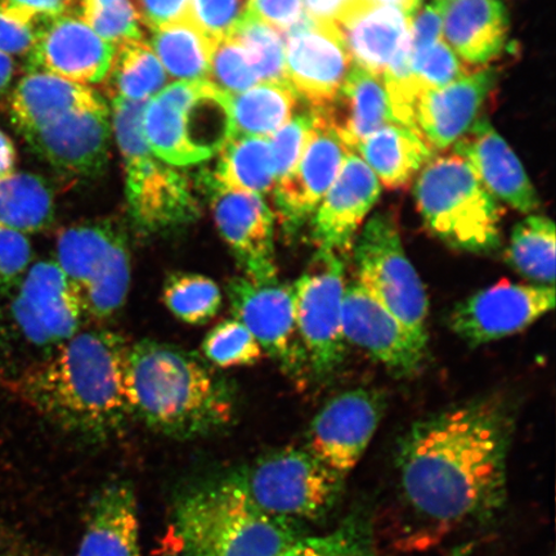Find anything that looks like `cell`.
<instances>
[{
	"mask_svg": "<svg viewBox=\"0 0 556 556\" xmlns=\"http://www.w3.org/2000/svg\"><path fill=\"white\" fill-rule=\"evenodd\" d=\"M241 13L240 0H191L187 18L215 41L232 33Z\"/></svg>",
	"mask_w": 556,
	"mask_h": 556,
	"instance_id": "45",
	"label": "cell"
},
{
	"mask_svg": "<svg viewBox=\"0 0 556 556\" xmlns=\"http://www.w3.org/2000/svg\"><path fill=\"white\" fill-rule=\"evenodd\" d=\"M342 325L348 343L357 345L402 377L419 370L426 357L427 348L417 343L405 326L358 281L345 283Z\"/></svg>",
	"mask_w": 556,
	"mask_h": 556,
	"instance_id": "20",
	"label": "cell"
},
{
	"mask_svg": "<svg viewBox=\"0 0 556 556\" xmlns=\"http://www.w3.org/2000/svg\"><path fill=\"white\" fill-rule=\"evenodd\" d=\"M115 0H79L80 9L88 5H103L113 3Z\"/></svg>",
	"mask_w": 556,
	"mask_h": 556,
	"instance_id": "56",
	"label": "cell"
},
{
	"mask_svg": "<svg viewBox=\"0 0 556 556\" xmlns=\"http://www.w3.org/2000/svg\"><path fill=\"white\" fill-rule=\"evenodd\" d=\"M344 289V256L325 250H317L308 269L293 285L299 337L317 379L330 378L345 359Z\"/></svg>",
	"mask_w": 556,
	"mask_h": 556,
	"instance_id": "10",
	"label": "cell"
},
{
	"mask_svg": "<svg viewBox=\"0 0 556 556\" xmlns=\"http://www.w3.org/2000/svg\"><path fill=\"white\" fill-rule=\"evenodd\" d=\"M208 80L231 97L245 92L261 83L249 54L239 41L229 35L213 41Z\"/></svg>",
	"mask_w": 556,
	"mask_h": 556,
	"instance_id": "41",
	"label": "cell"
},
{
	"mask_svg": "<svg viewBox=\"0 0 556 556\" xmlns=\"http://www.w3.org/2000/svg\"><path fill=\"white\" fill-rule=\"evenodd\" d=\"M15 62L9 55L0 54V99L10 89L15 78Z\"/></svg>",
	"mask_w": 556,
	"mask_h": 556,
	"instance_id": "54",
	"label": "cell"
},
{
	"mask_svg": "<svg viewBox=\"0 0 556 556\" xmlns=\"http://www.w3.org/2000/svg\"><path fill=\"white\" fill-rule=\"evenodd\" d=\"M163 302L172 315L187 325H205L222 307L224 295L212 278L177 273L166 278Z\"/></svg>",
	"mask_w": 556,
	"mask_h": 556,
	"instance_id": "37",
	"label": "cell"
},
{
	"mask_svg": "<svg viewBox=\"0 0 556 556\" xmlns=\"http://www.w3.org/2000/svg\"><path fill=\"white\" fill-rule=\"evenodd\" d=\"M388 189H402L421 172L434 151L413 128L388 123L357 146L356 154Z\"/></svg>",
	"mask_w": 556,
	"mask_h": 556,
	"instance_id": "29",
	"label": "cell"
},
{
	"mask_svg": "<svg viewBox=\"0 0 556 556\" xmlns=\"http://www.w3.org/2000/svg\"><path fill=\"white\" fill-rule=\"evenodd\" d=\"M27 143L54 169L73 177H93L108 163V108L73 111L24 135Z\"/></svg>",
	"mask_w": 556,
	"mask_h": 556,
	"instance_id": "22",
	"label": "cell"
},
{
	"mask_svg": "<svg viewBox=\"0 0 556 556\" xmlns=\"http://www.w3.org/2000/svg\"><path fill=\"white\" fill-rule=\"evenodd\" d=\"M455 144V154L469 164L493 199L520 213L536 211L540 201L530 178L489 121L478 119Z\"/></svg>",
	"mask_w": 556,
	"mask_h": 556,
	"instance_id": "24",
	"label": "cell"
},
{
	"mask_svg": "<svg viewBox=\"0 0 556 556\" xmlns=\"http://www.w3.org/2000/svg\"><path fill=\"white\" fill-rule=\"evenodd\" d=\"M412 78L420 92L446 87L469 74L446 41L437 40L422 50L412 52Z\"/></svg>",
	"mask_w": 556,
	"mask_h": 556,
	"instance_id": "42",
	"label": "cell"
},
{
	"mask_svg": "<svg viewBox=\"0 0 556 556\" xmlns=\"http://www.w3.org/2000/svg\"><path fill=\"white\" fill-rule=\"evenodd\" d=\"M80 10V17L111 46L142 39V21L130 0H115L113 3L88 5Z\"/></svg>",
	"mask_w": 556,
	"mask_h": 556,
	"instance_id": "43",
	"label": "cell"
},
{
	"mask_svg": "<svg viewBox=\"0 0 556 556\" xmlns=\"http://www.w3.org/2000/svg\"><path fill=\"white\" fill-rule=\"evenodd\" d=\"M208 186L226 191L264 194L274 191L276 168L269 138L232 136L220 150Z\"/></svg>",
	"mask_w": 556,
	"mask_h": 556,
	"instance_id": "31",
	"label": "cell"
},
{
	"mask_svg": "<svg viewBox=\"0 0 556 556\" xmlns=\"http://www.w3.org/2000/svg\"><path fill=\"white\" fill-rule=\"evenodd\" d=\"M203 352L213 365L220 368L252 366L264 356L253 333L236 318L226 319L208 331Z\"/></svg>",
	"mask_w": 556,
	"mask_h": 556,
	"instance_id": "39",
	"label": "cell"
},
{
	"mask_svg": "<svg viewBox=\"0 0 556 556\" xmlns=\"http://www.w3.org/2000/svg\"><path fill=\"white\" fill-rule=\"evenodd\" d=\"M106 106L87 86L50 73L27 72L11 97V119L21 134L41 127L73 111Z\"/></svg>",
	"mask_w": 556,
	"mask_h": 556,
	"instance_id": "27",
	"label": "cell"
},
{
	"mask_svg": "<svg viewBox=\"0 0 556 556\" xmlns=\"http://www.w3.org/2000/svg\"><path fill=\"white\" fill-rule=\"evenodd\" d=\"M305 15L316 23L339 27L361 15L377 0H303Z\"/></svg>",
	"mask_w": 556,
	"mask_h": 556,
	"instance_id": "49",
	"label": "cell"
},
{
	"mask_svg": "<svg viewBox=\"0 0 556 556\" xmlns=\"http://www.w3.org/2000/svg\"><path fill=\"white\" fill-rule=\"evenodd\" d=\"M37 33V27L21 23L0 9V54H29Z\"/></svg>",
	"mask_w": 556,
	"mask_h": 556,
	"instance_id": "51",
	"label": "cell"
},
{
	"mask_svg": "<svg viewBox=\"0 0 556 556\" xmlns=\"http://www.w3.org/2000/svg\"><path fill=\"white\" fill-rule=\"evenodd\" d=\"M51 187L31 173H13L0 182V226L21 233L39 232L52 224Z\"/></svg>",
	"mask_w": 556,
	"mask_h": 556,
	"instance_id": "35",
	"label": "cell"
},
{
	"mask_svg": "<svg viewBox=\"0 0 556 556\" xmlns=\"http://www.w3.org/2000/svg\"><path fill=\"white\" fill-rule=\"evenodd\" d=\"M114 50L80 15L68 13L38 27L37 39L27 54V70L50 73L81 86L94 85L106 76Z\"/></svg>",
	"mask_w": 556,
	"mask_h": 556,
	"instance_id": "19",
	"label": "cell"
},
{
	"mask_svg": "<svg viewBox=\"0 0 556 556\" xmlns=\"http://www.w3.org/2000/svg\"><path fill=\"white\" fill-rule=\"evenodd\" d=\"M55 263L97 319L114 316L128 298L130 254L119 231L103 222L70 226L59 233Z\"/></svg>",
	"mask_w": 556,
	"mask_h": 556,
	"instance_id": "9",
	"label": "cell"
},
{
	"mask_svg": "<svg viewBox=\"0 0 556 556\" xmlns=\"http://www.w3.org/2000/svg\"><path fill=\"white\" fill-rule=\"evenodd\" d=\"M409 25L412 20L403 13L377 3L340 26L339 31L353 64L382 78Z\"/></svg>",
	"mask_w": 556,
	"mask_h": 556,
	"instance_id": "30",
	"label": "cell"
},
{
	"mask_svg": "<svg viewBox=\"0 0 556 556\" xmlns=\"http://www.w3.org/2000/svg\"><path fill=\"white\" fill-rule=\"evenodd\" d=\"M150 46L172 79L208 80L213 40L189 18L152 30Z\"/></svg>",
	"mask_w": 556,
	"mask_h": 556,
	"instance_id": "34",
	"label": "cell"
},
{
	"mask_svg": "<svg viewBox=\"0 0 556 556\" xmlns=\"http://www.w3.org/2000/svg\"><path fill=\"white\" fill-rule=\"evenodd\" d=\"M495 85V70L483 68L446 87L427 90L417 100L413 129L434 152L450 148L477 122Z\"/></svg>",
	"mask_w": 556,
	"mask_h": 556,
	"instance_id": "23",
	"label": "cell"
},
{
	"mask_svg": "<svg viewBox=\"0 0 556 556\" xmlns=\"http://www.w3.org/2000/svg\"><path fill=\"white\" fill-rule=\"evenodd\" d=\"M243 15L287 34L305 18L303 0H248Z\"/></svg>",
	"mask_w": 556,
	"mask_h": 556,
	"instance_id": "47",
	"label": "cell"
},
{
	"mask_svg": "<svg viewBox=\"0 0 556 556\" xmlns=\"http://www.w3.org/2000/svg\"><path fill=\"white\" fill-rule=\"evenodd\" d=\"M229 37L247 51L261 83L288 81L282 33L241 13Z\"/></svg>",
	"mask_w": 556,
	"mask_h": 556,
	"instance_id": "38",
	"label": "cell"
},
{
	"mask_svg": "<svg viewBox=\"0 0 556 556\" xmlns=\"http://www.w3.org/2000/svg\"><path fill=\"white\" fill-rule=\"evenodd\" d=\"M285 61L289 85L312 110L336 102L354 65L338 27L307 16L285 34Z\"/></svg>",
	"mask_w": 556,
	"mask_h": 556,
	"instance_id": "13",
	"label": "cell"
},
{
	"mask_svg": "<svg viewBox=\"0 0 556 556\" xmlns=\"http://www.w3.org/2000/svg\"><path fill=\"white\" fill-rule=\"evenodd\" d=\"M215 225L242 276L255 282L277 280L275 217L261 194L211 186Z\"/></svg>",
	"mask_w": 556,
	"mask_h": 556,
	"instance_id": "18",
	"label": "cell"
},
{
	"mask_svg": "<svg viewBox=\"0 0 556 556\" xmlns=\"http://www.w3.org/2000/svg\"><path fill=\"white\" fill-rule=\"evenodd\" d=\"M146 142L172 166L205 162L232 137L231 96L211 80L177 81L146 103Z\"/></svg>",
	"mask_w": 556,
	"mask_h": 556,
	"instance_id": "5",
	"label": "cell"
},
{
	"mask_svg": "<svg viewBox=\"0 0 556 556\" xmlns=\"http://www.w3.org/2000/svg\"><path fill=\"white\" fill-rule=\"evenodd\" d=\"M228 477L263 513L298 525L329 516L344 485V477L298 447L270 451Z\"/></svg>",
	"mask_w": 556,
	"mask_h": 556,
	"instance_id": "7",
	"label": "cell"
},
{
	"mask_svg": "<svg viewBox=\"0 0 556 556\" xmlns=\"http://www.w3.org/2000/svg\"><path fill=\"white\" fill-rule=\"evenodd\" d=\"M554 307V287L503 280L457 304L450 324L465 343L478 346L526 330Z\"/></svg>",
	"mask_w": 556,
	"mask_h": 556,
	"instance_id": "12",
	"label": "cell"
},
{
	"mask_svg": "<svg viewBox=\"0 0 556 556\" xmlns=\"http://www.w3.org/2000/svg\"><path fill=\"white\" fill-rule=\"evenodd\" d=\"M277 556H378L363 526L346 521L318 536H302Z\"/></svg>",
	"mask_w": 556,
	"mask_h": 556,
	"instance_id": "40",
	"label": "cell"
},
{
	"mask_svg": "<svg viewBox=\"0 0 556 556\" xmlns=\"http://www.w3.org/2000/svg\"><path fill=\"white\" fill-rule=\"evenodd\" d=\"M191 0H138L142 24L156 30L189 16Z\"/></svg>",
	"mask_w": 556,
	"mask_h": 556,
	"instance_id": "52",
	"label": "cell"
},
{
	"mask_svg": "<svg viewBox=\"0 0 556 556\" xmlns=\"http://www.w3.org/2000/svg\"><path fill=\"white\" fill-rule=\"evenodd\" d=\"M513 433L511 408L496 395L415 422L395 456L403 506L442 533L492 519L506 502Z\"/></svg>",
	"mask_w": 556,
	"mask_h": 556,
	"instance_id": "1",
	"label": "cell"
},
{
	"mask_svg": "<svg viewBox=\"0 0 556 556\" xmlns=\"http://www.w3.org/2000/svg\"><path fill=\"white\" fill-rule=\"evenodd\" d=\"M129 345L108 330L78 332L12 382L13 392L62 430L88 441L121 432L131 416Z\"/></svg>",
	"mask_w": 556,
	"mask_h": 556,
	"instance_id": "2",
	"label": "cell"
},
{
	"mask_svg": "<svg viewBox=\"0 0 556 556\" xmlns=\"http://www.w3.org/2000/svg\"><path fill=\"white\" fill-rule=\"evenodd\" d=\"M123 160L129 214L139 231L168 232L199 218L198 199L184 174L165 165L151 150Z\"/></svg>",
	"mask_w": 556,
	"mask_h": 556,
	"instance_id": "17",
	"label": "cell"
},
{
	"mask_svg": "<svg viewBox=\"0 0 556 556\" xmlns=\"http://www.w3.org/2000/svg\"><path fill=\"white\" fill-rule=\"evenodd\" d=\"M76 556H141L138 503L130 484L114 482L96 493Z\"/></svg>",
	"mask_w": 556,
	"mask_h": 556,
	"instance_id": "26",
	"label": "cell"
},
{
	"mask_svg": "<svg viewBox=\"0 0 556 556\" xmlns=\"http://www.w3.org/2000/svg\"><path fill=\"white\" fill-rule=\"evenodd\" d=\"M31 243L24 233L0 226V290L18 283L29 269Z\"/></svg>",
	"mask_w": 556,
	"mask_h": 556,
	"instance_id": "46",
	"label": "cell"
},
{
	"mask_svg": "<svg viewBox=\"0 0 556 556\" xmlns=\"http://www.w3.org/2000/svg\"><path fill=\"white\" fill-rule=\"evenodd\" d=\"M302 536L298 523L263 513L227 477L179 500L165 556H277Z\"/></svg>",
	"mask_w": 556,
	"mask_h": 556,
	"instance_id": "4",
	"label": "cell"
},
{
	"mask_svg": "<svg viewBox=\"0 0 556 556\" xmlns=\"http://www.w3.org/2000/svg\"><path fill=\"white\" fill-rule=\"evenodd\" d=\"M352 250L357 281L405 326L417 343L427 348V291L402 245L392 215L375 214Z\"/></svg>",
	"mask_w": 556,
	"mask_h": 556,
	"instance_id": "8",
	"label": "cell"
},
{
	"mask_svg": "<svg viewBox=\"0 0 556 556\" xmlns=\"http://www.w3.org/2000/svg\"><path fill=\"white\" fill-rule=\"evenodd\" d=\"M111 101L148 102L162 92L168 75L148 41L128 40L115 46L104 76Z\"/></svg>",
	"mask_w": 556,
	"mask_h": 556,
	"instance_id": "32",
	"label": "cell"
},
{
	"mask_svg": "<svg viewBox=\"0 0 556 556\" xmlns=\"http://www.w3.org/2000/svg\"><path fill=\"white\" fill-rule=\"evenodd\" d=\"M417 207L429 231L452 249L490 254L502 245V212L460 156L430 160L415 185Z\"/></svg>",
	"mask_w": 556,
	"mask_h": 556,
	"instance_id": "6",
	"label": "cell"
},
{
	"mask_svg": "<svg viewBox=\"0 0 556 556\" xmlns=\"http://www.w3.org/2000/svg\"><path fill=\"white\" fill-rule=\"evenodd\" d=\"M317 111L353 152L364 139L392 122L384 80L357 65H353L336 102L329 109Z\"/></svg>",
	"mask_w": 556,
	"mask_h": 556,
	"instance_id": "28",
	"label": "cell"
},
{
	"mask_svg": "<svg viewBox=\"0 0 556 556\" xmlns=\"http://www.w3.org/2000/svg\"><path fill=\"white\" fill-rule=\"evenodd\" d=\"M315 111L298 114L269 137L275 159L276 184L287 177L301 159L315 127Z\"/></svg>",
	"mask_w": 556,
	"mask_h": 556,
	"instance_id": "44",
	"label": "cell"
},
{
	"mask_svg": "<svg viewBox=\"0 0 556 556\" xmlns=\"http://www.w3.org/2000/svg\"><path fill=\"white\" fill-rule=\"evenodd\" d=\"M443 40L458 59L484 65L503 52L509 18L500 0H440Z\"/></svg>",
	"mask_w": 556,
	"mask_h": 556,
	"instance_id": "25",
	"label": "cell"
},
{
	"mask_svg": "<svg viewBox=\"0 0 556 556\" xmlns=\"http://www.w3.org/2000/svg\"><path fill=\"white\" fill-rule=\"evenodd\" d=\"M17 152L12 139L0 129V182L15 173Z\"/></svg>",
	"mask_w": 556,
	"mask_h": 556,
	"instance_id": "53",
	"label": "cell"
},
{
	"mask_svg": "<svg viewBox=\"0 0 556 556\" xmlns=\"http://www.w3.org/2000/svg\"><path fill=\"white\" fill-rule=\"evenodd\" d=\"M386 407V395L371 389L338 394L313 419L307 448L345 478L377 433Z\"/></svg>",
	"mask_w": 556,
	"mask_h": 556,
	"instance_id": "15",
	"label": "cell"
},
{
	"mask_svg": "<svg viewBox=\"0 0 556 556\" xmlns=\"http://www.w3.org/2000/svg\"><path fill=\"white\" fill-rule=\"evenodd\" d=\"M127 394L131 416L177 440L217 433L235 416L224 379L194 354L155 340L129 346Z\"/></svg>",
	"mask_w": 556,
	"mask_h": 556,
	"instance_id": "3",
	"label": "cell"
},
{
	"mask_svg": "<svg viewBox=\"0 0 556 556\" xmlns=\"http://www.w3.org/2000/svg\"><path fill=\"white\" fill-rule=\"evenodd\" d=\"M377 3L392 7L413 21L416 13L421 10L422 0H377Z\"/></svg>",
	"mask_w": 556,
	"mask_h": 556,
	"instance_id": "55",
	"label": "cell"
},
{
	"mask_svg": "<svg viewBox=\"0 0 556 556\" xmlns=\"http://www.w3.org/2000/svg\"><path fill=\"white\" fill-rule=\"evenodd\" d=\"M75 0H0V9L21 23L38 27L68 15Z\"/></svg>",
	"mask_w": 556,
	"mask_h": 556,
	"instance_id": "48",
	"label": "cell"
},
{
	"mask_svg": "<svg viewBox=\"0 0 556 556\" xmlns=\"http://www.w3.org/2000/svg\"><path fill=\"white\" fill-rule=\"evenodd\" d=\"M227 296L233 318L253 333L263 352L290 377H302L308 363L296 328L293 285L239 276L229 280Z\"/></svg>",
	"mask_w": 556,
	"mask_h": 556,
	"instance_id": "11",
	"label": "cell"
},
{
	"mask_svg": "<svg viewBox=\"0 0 556 556\" xmlns=\"http://www.w3.org/2000/svg\"><path fill=\"white\" fill-rule=\"evenodd\" d=\"M443 16L440 0L416 13L408 29V45L412 52L422 50L437 40L443 39Z\"/></svg>",
	"mask_w": 556,
	"mask_h": 556,
	"instance_id": "50",
	"label": "cell"
},
{
	"mask_svg": "<svg viewBox=\"0 0 556 556\" xmlns=\"http://www.w3.org/2000/svg\"><path fill=\"white\" fill-rule=\"evenodd\" d=\"M380 182L363 159L351 152L311 219L317 250L344 256L380 197Z\"/></svg>",
	"mask_w": 556,
	"mask_h": 556,
	"instance_id": "21",
	"label": "cell"
},
{
	"mask_svg": "<svg viewBox=\"0 0 556 556\" xmlns=\"http://www.w3.org/2000/svg\"><path fill=\"white\" fill-rule=\"evenodd\" d=\"M0 556H3V555H0Z\"/></svg>",
	"mask_w": 556,
	"mask_h": 556,
	"instance_id": "57",
	"label": "cell"
},
{
	"mask_svg": "<svg viewBox=\"0 0 556 556\" xmlns=\"http://www.w3.org/2000/svg\"><path fill=\"white\" fill-rule=\"evenodd\" d=\"M312 110V109H311ZM315 111V127L295 168L275 186V204L287 233L311 222L344 160L353 152L323 113Z\"/></svg>",
	"mask_w": 556,
	"mask_h": 556,
	"instance_id": "16",
	"label": "cell"
},
{
	"mask_svg": "<svg viewBox=\"0 0 556 556\" xmlns=\"http://www.w3.org/2000/svg\"><path fill=\"white\" fill-rule=\"evenodd\" d=\"M18 283L13 318L31 344L59 348L79 332L81 299L58 263H35Z\"/></svg>",
	"mask_w": 556,
	"mask_h": 556,
	"instance_id": "14",
	"label": "cell"
},
{
	"mask_svg": "<svg viewBox=\"0 0 556 556\" xmlns=\"http://www.w3.org/2000/svg\"><path fill=\"white\" fill-rule=\"evenodd\" d=\"M507 262L536 285L554 287L555 226L542 215H530L513 229Z\"/></svg>",
	"mask_w": 556,
	"mask_h": 556,
	"instance_id": "36",
	"label": "cell"
},
{
	"mask_svg": "<svg viewBox=\"0 0 556 556\" xmlns=\"http://www.w3.org/2000/svg\"><path fill=\"white\" fill-rule=\"evenodd\" d=\"M298 101L289 81L260 83L232 96V136L269 138L293 119Z\"/></svg>",
	"mask_w": 556,
	"mask_h": 556,
	"instance_id": "33",
	"label": "cell"
}]
</instances>
